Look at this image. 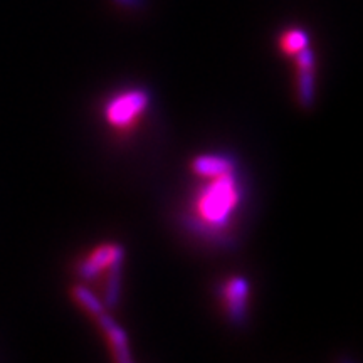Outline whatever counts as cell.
Segmentation results:
<instances>
[{"instance_id":"obj_1","label":"cell","mask_w":363,"mask_h":363,"mask_svg":"<svg viewBox=\"0 0 363 363\" xmlns=\"http://www.w3.org/2000/svg\"><path fill=\"white\" fill-rule=\"evenodd\" d=\"M211 182L201 190L195 201V212L203 224L212 227H224L230 214L238 207L240 199V185L234 170L224 175L212 177Z\"/></svg>"},{"instance_id":"obj_2","label":"cell","mask_w":363,"mask_h":363,"mask_svg":"<svg viewBox=\"0 0 363 363\" xmlns=\"http://www.w3.org/2000/svg\"><path fill=\"white\" fill-rule=\"evenodd\" d=\"M148 101V94L145 91H125V93H120L118 96L110 99V103L104 108V116H106L108 123L111 126L128 128L147 110Z\"/></svg>"},{"instance_id":"obj_3","label":"cell","mask_w":363,"mask_h":363,"mask_svg":"<svg viewBox=\"0 0 363 363\" xmlns=\"http://www.w3.org/2000/svg\"><path fill=\"white\" fill-rule=\"evenodd\" d=\"M123 259V249L118 244H103L89 254L88 259L81 264V276L84 279H91L101 272L104 267H110L116 261Z\"/></svg>"},{"instance_id":"obj_4","label":"cell","mask_w":363,"mask_h":363,"mask_svg":"<svg viewBox=\"0 0 363 363\" xmlns=\"http://www.w3.org/2000/svg\"><path fill=\"white\" fill-rule=\"evenodd\" d=\"M249 286L247 281L242 278H233L229 279L222 289L224 294L227 308H229L230 318L234 321H239L244 316V310H246V299H247Z\"/></svg>"},{"instance_id":"obj_5","label":"cell","mask_w":363,"mask_h":363,"mask_svg":"<svg viewBox=\"0 0 363 363\" xmlns=\"http://www.w3.org/2000/svg\"><path fill=\"white\" fill-rule=\"evenodd\" d=\"M296 62L299 67V99L305 106H311L313 101V59L311 49H303L296 54Z\"/></svg>"},{"instance_id":"obj_6","label":"cell","mask_w":363,"mask_h":363,"mask_svg":"<svg viewBox=\"0 0 363 363\" xmlns=\"http://www.w3.org/2000/svg\"><path fill=\"white\" fill-rule=\"evenodd\" d=\"M98 320H99V325H101V328L104 330V335H106L108 340H110L113 352L116 353V360L130 362L131 355L128 352V342H126L123 330H121L110 316L104 315V313L98 315Z\"/></svg>"},{"instance_id":"obj_7","label":"cell","mask_w":363,"mask_h":363,"mask_svg":"<svg viewBox=\"0 0 363 363\" xmlns=\"http://www.w3.org/2000/svg\"><path fill=\"white\" fill-rule=\"evenodd\" d=\"M192 170L199 177L212 179V177L224 175L227 172L233 170V162L220 155H201L194 160Z\"/></svg>"},{"instance_id":"obj_8","label":"cell","mask_w":363,"mask_h":363,"mask_svg":"<svg viewBox=\"0 0 363 363\" xmlns=\"http://www.w3.org/2000/svg\"><path fill=\"white\" fill-rule=\"evenodd\" d=\"M281 51L288 56H296L299 51L308 48V34L301 29H291L281 35Z\"/></svg>"},{"instance_id":"obj_9","label":"cell","mask_w":363,"mask_h":363,"mask_svg":"<svg viewBox=\"0 0 363 363\" xmlns=\"http://www.w3.org/2000/svg\"><path fill=\"white\" fill-rule=\"evenodd\" d=\"M72 294H74V298L81 303V306H83L84 310H88L91 315L98 316V315H101V313H103L101 303H99L98 299L88 291V289L83 288V286H76V288L72 289Z\"/></svg>"},{"instance_id":"obj_10","label":"cell","mask_w":363,"mask_h":363,"mask_svg":"<svg viewBox=\"0 0 363 363\" xmlns=\"http://www.w3.org/2000/svg\"><path fill=\"white\" fill-rule=\"evenodd\" d=\"M116 2L123 4V6H130V7H133V6H136V4H138V0H116Z\"/></svg>"}]
</instances>
